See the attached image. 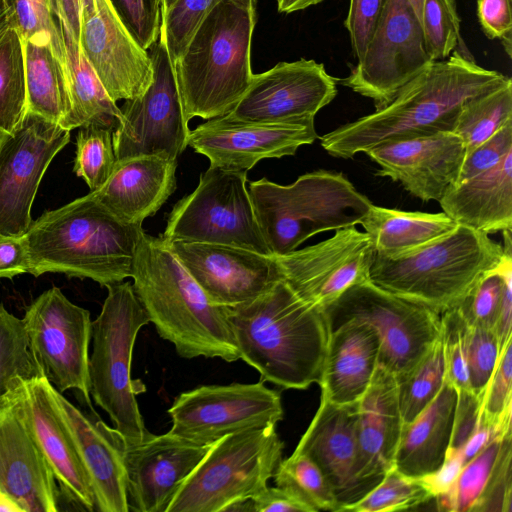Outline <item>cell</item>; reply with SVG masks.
I'll use <instances>...</instances> for the list:
<instances>
[{"label":"cell","mask_w":512,"mask_h":512,"mask_svg":"<svg viewBox=\"0 0 512 512\" xmlns=\"http://www.w3.org/2000/svg\"><path fill=\"white\" fill-rule=\"evenodd\" d=\"M457 224L487 235L512 229V152L493 168L450 188L438 201Z\"/></svg>","instance_id":"4dcf8cb0"},{"label":"cell","mask_w":512,"mask_h":512,"mask_svg":"<svg viewBox=\"0 0 512 512\" xmlns=\"http://www.w3.org/2000/svg\"><path fill=\"white\" fill-rule=\"evenodd\" d=\"M446 376L442 335L433 343L417 365L396 380L397 395L403 424L412 421L441 390Z\"/></svg>","instance_id":"74e56055"},{"label":"cell","mask_w":512,"mask_h":512,"mask_svg":"<svg viewBox=\"0 0 512 512\" xmlns=\"http://www.w3.org/2000/svg\"><path fill=\"white\" fill-rule=\"evenodd\" d=\"M512 268L508 269L505 275V283L501 307L495 326V333L498 337L500 351L512 337Z\"/></svg>","instance_id":"94428289"},{"label":"cell","mask_w":512,"mask_h":512,"mask_svg":"<svg viewBox=\"0 0 512 512\" xmlns=\"http://www.w3.org/2000/svg\"><path fill=\"white\" fill-rule=\"evenodd\" d=\"M112 133L110 129L88 125L80 127L77 134L73 171L84 179L90 192L100 189L114 169Z\"/></svg>","instance_id":"ee69618b"},{"label":"cell","mask_w":512,"mask_h":512,"mask_svg":"<svg viewBox=\"0 0 512 512\" xmlns=\"http://www.w3.org/2000/svg\"><path fill=\"white\" fill-rule=\"evenodd\" d=\"M503 246L464 225L406 253H375L369 280L403 299L442 313L457 306L503 257Z\"/></svg>","instance_id":"8992f818"},{"label":"cell","mask_w":512,"mask_h":512,"mask_svg":"<svg viewBox=\"0 0 512 512\" xmlns=\"http://www.w3.org/2000/svg\"><path fill=\"white\" fill-rule=\"evenodd\" d=\"M422 28L432 61L447 59L454 50L474 59L460 34L455 0H407Z\"/></svg>","instance_id":"f35d334b"},{"label":"cell","mask_w":512,"mask_h":512,"mask_svg":"<svg viewBox=\"0 0 512 512\" xmlns=\"http://www.w3.org/2000/svg\"><path fill=\"white\" fill-rule=\"evenodd\" d=\"M430 58L420 23L407 0H387L362 58L336 83L373 100L376 110L427 69Z\"/></svg>","instance_id":"9a60e30c"},{"label":"cell","mask_w":512,"mask_h":512,"mask_svg":"<svg viewBox=\"0 0 512 512\" xmlns=\"http://www.w3.org/2000/svg\"><path fill=\"white\" fill-rule=\"evenodd\" d=\"M153 80L140 96L125 100L112 133L116 160L160 155L177 160L188 147L190 129L184 118L174 67L157 40L148 50Z\"/></svg>","instance_id":"5bb4252c"},{"label":"cell","mask_w":512,"mask_h":512,"mask_svg":"<svg viewBox=\"0 0 512 512\" xmlns=\"http://www.w3.org/2000/svg\"><path fill=\"white\" fill-rule=\"evenodd\" d=\"M323 0H276L279 13H293L317 5Z\"/></svg>","instance_id":"be15d7a7"},{"label":"cell","mask_w":512,"mask_h":512,"mask_svg":"<svg viewBox=\"0 0 512 512\" xmlns=\"http://www.w3.org/2000/svg\"><path fill=\"white\" fill-rule=\"evenodd\" d=\"M133 289L159 336L178 355L240 359L228 307L212 303L170 249L167 241L142 232L134 258Z\"/></svg>","instance_id":"3957f363"},{"label":"cell","mask_w":512,"mask_h":512,"mask_svg":"<svg viewBox=\"0 0 512 512\" xmlns=\"http://www.w3.org/2000/svg\"><path fill=\"white\" fill-rule=\"evenodd\" d=\"M23 41L27 111L61 125L71 111L67 67L50 43Z\"/></svg>","instance_id":"e575fe53"},{"label":"cell","mask_w":512,"mask_h":512,"mask_svg":"<svg viewBox=\"0 0 512 512\" xmlns=\"http://www.w3.org/2000/svg\"><path fill=\"white\" fill-rule=\"evenodd\" d=\"M211 446L170 432L139 443H121L130 511L167 512L179 489Z\"/></svg>","instance_id":"cb8c5ba5"},{"label":"cell","mask_w":512,"mask_h":512,"mask_svg":"<svg viewBox=\"0 0 512 512\" xmlns=\"http://www.w3.org/2000/svg\"><path fill=\"white\" fill-rule=\"evenodd\" d=\"M512 337L502 350L481 399L482 420L496 430L507 433L511 431L512 408Z\"/></svg>","instance_id":"bcb514c9"},{"label":"cell","mask_w":512,"mask_h":512,"mask_svg":"<svg viewBox=\"0 0 512 512\" xmlns=\"http://www.w3.org/2000/svg\"><path fill=\"white\" fill-rule=\"evenodd\" d=\"M82 0H50V4L56 8L61 17L70 28L73 37L79 43V29Z\"/></svg>","instance_id":"6125c7cd"},{"label":"cell","mask_w":512,"mask_h":512,"mask_svg":"<svg viewBox=\"0 0 512 512\" xmlns=\"http://www.w3.org/2000/svg\"><path fill=\"white\" fill-rule=\"evenodd\" d=\"M477 17L485 36L500 39L507 55L511 57V0H477Z\"/></svg>","instance_id":"11a10c76"},{"label":"cell","mask_w":512,"mask_h":512,"mask_svg":"<svg viewBox=\"0 0 512 512\" xmlns=\"http://www.w3.org/2000/svg\"><path fill=\"white\" fill-rule=\"evenodd\" d=\"M336 85L322 63L304 58L279 62L253 73L248 89L227 115L250 122L313 123L336 97Z\"/></svg>","instance_id":"ac0fdd59"},{"label":"cell","mask_w":512,"mask_h":512,"mask_svg":"<svg viewBox=\"0 0 512 512\" xmlns=\"http://www.w3.org/2000/svg\"><path fill=\"white\" fill-rule=\"evenodd\" d=\"M375 253L394 257L452 231L457 223L444 212H410L372 205L360 223Z\"/></svg>","instance_id":"836d02e7"},{"label":"cell","mask_w":512,"mask_h":512,"mask_svg":"<svg viewBox=\"0 0 512 512\" xmlns=\"http://www.w3.org/2000/svg\"><path fill=\"white\" fill-rule=\"evenodd\" d=\"M142 224L124 222L89 193L45 211L24 238L29 273H63L101 286L131 277Z\"/></svg>","instance_id":"277c9868"},{"label":"cell","mask_w":512,"mask_h":512,"mask_svg":"<svg viewBox=\"0 0 512 512\" xmlns=\"http://www.w3.org/2000/svg\"><path fill=\"white\" fill-rule=\"evenodd\" d=\"M22 320L43 376L60 393L77 390L93 409L89 381L90 312L72 303L54 286L26 307Z\"/></svg>","instance_id":"7c38bea8"},{"label":"cell","mask_w":512,"mask_h":512,"mask_svg":"<svg viewBox=\"0 0 512 512\" xmlns=\"http://www.w3.org/2000/svg\"><path fill=\"white\" fill-rule=\"evenodd\" d=\"M167 241L233 245L272 256L259 227L247 172L210 167L180 199L161 235Z\"/></svg>","instance_id":"8fae6325"},{"label":"cell","mask_w":512,"mask_h":512,"mask_svg":"<svg viewBox=\"0 0 512 512\" xmlns=\"http://www.w3.org/2000/svg\"><path fill=\"white\" fill-rule=\"evenodd\" d=\"M458 391V390H457ZM481 400L471 391H458L452 437L449 448L462 451V448L477 430L480 423Z\"/></svg>","instance_id":"9f6ffc18"},{"label":"cell","mask_w":512,"mask_h":512,"mask_svg":"<svg viewBox=\"0 0 512 512\" xmlns=\"http://www.w3.org/2000/svg\"><path fill=\"white\" fill-rule=\"evenodd\" d=\"M403 421L395 376L378 365L357 405V475L377 485L394 467Z\"/></svg>","instance_id":"83f0119b"},{"label":"cell","mask_w":512,"mask_h":512,"mask_svg":"<svg viewBox=\"0 0 512 512\" xmlns=\"http://www.w3.org/2000/svg\"><path fill=\"white\" fill-rule=\"evenodd\" d=\"M0 494L19 512L60 510L56 478L9 397L0 405Z\"/></svg>","instance_id":"484cf974"},{"label":"cell","mask_w":512,"mask_h":512,"mask_svg":"<svg viewBox=\"0 0 512 512\" xmlns=\"http://www.w3.org/2000/svg\"><path fill=\"white\" fill-rule=\"evenodd\" d=\"M357 405H337L321 397L320 405L295 452L309 457L333 491L340 511L363 498L374 485L357 475Z\"/></svg>","instance_id":"d4e9b609"},{"label":"cell","mask_w":512,"mask_h":512,"mask_svg":"<svg viewBox=\"0 0 512 512\" xmlns=\"http://www.w3.org/2000/svg\"><path fill=\"white\" fill-rule=\"evenodd\" d=\"M440 317L446 366L445 380L458 391H470L467 369L469 325L456 306L442 312Z\"/></svg>","instance_id":"7dc6e473"},{"label":"cell","mask_w":512,"mask_h":512,"mask_svg":"<svg viewBox=\"0 0 512 512\" xmlns=\"http://www.w3.org/2000/svg\"><path fill=\"white\" fill-rule=\"evenodd\" d=\"M69 141V130L31 111L0 135V234L20 237L29 230L41 179Z\"/></svg>","instance_id":"2e32d148"},{"label":"cell","mask_w":512,"mask_h":512,"mask_svg":"<svg viewBox=\"0 0 512 512\" xmlns=\"http://www.w3.org/2000/svg\"><path fill=\"white\" fill-rule=\"evenodd\" d=\"M177 0H158L160 4V10L166 11L169 9Z\"/></svg>","instance_id":"03108f58"},{"label":"cell","mask_w":512,"mask_h":512,"mask_svg":"<svg viewBox=\"0 0 512 512\" xmlns=\"http://www.w3.org/2000/svg\"><path fill=\"white\" fill-rule=\"evenodd\" d=\"M256 10L230 0L201 20L173 64L185 120L229 113L252 80L251 45Z\"/></svg>","instance_id":"5b68a950"},{"label":"cell","mask_w":512,"mask_h":512,"mask_svg":"<svg viewBox=\"0 0 512 512\" xmlns=\"http://www.w3.org/2000/svg\"><path fill=\"white\" fill-rule=\"evenodd\" d=\"M375 250L369 235L353 227L317 244L273 255L281 279L321 309L351 286L369 280Z\"/></svg>","instance_id":"e0dca14e"},{"label":"cell","mask_w":512,"mask_h":512,"mask_svg":"<svg viewBox=\"0 0 512 512\" xmlns=\"http://www.w3.org/2000/svg\"><path fill=\"white\" fill-rule=\"evenodd\" d=\"M504 435L494 436L461 469L452 487L435 497L439 511L463 512L473 511L485 490L497 462Z\"/></svg>","instance_id":"60d3db41"},{"label":"cell","mask_w":512,"mask_h":512,"mask_svg":"<svg viewBox=\"0 0 512 512\" xmlns=\"http://www.w3.org/2000/svg\"><path fill=\"white\" fill-rule=\"evenodd\" d=\"M16 26L13 9L8 0H0V38L11 26Z\"/></svg>","instance_id":"e7e4bbea"},{"label":"cell","mask_w":512,"mask_h":512,"mask_svg":"<svg viewBox=\"0 0 512 512\" xmlns=\"http://www.w3.org/2000/svg\"><path fill=\"white\" fill-rule=\"evenodd\" d=\"M276 486L295 494L315 512L340 511L337 499L318 466L306 455L293 452L281 460L274 475Z\"/></svg>","instance_id":"b9f144b4"},{"label":"cell","mask_w":512,"mask_h":512,"mask_svg":"<svg viewBox=\"0 0 512 512\" xmlns=\"http://www.w3.org/2000/svg\"><path fill=\"white\" fill-rule=\"evenodd\" d=\"M276 426L230 434L211 445L167 512H227L267 487L282 460Z\"/></svg>","instance_id":"9c48e42d"},{"label":"cell","mask_w":512,"mask_h":512,"mask_svg":"<svg viewBox=\"0 0 512 512\" xmlns=\"http://www.w3.org/2000/svg\"><path fill=\"white\" fill-rule=\"evenodd\" d=\"M254 512H315L307 503L281 487H266L251 499Z\"/></svg>","instance_id":"680465c9"},{"label":"cell","mask_w":512,"mask_h":512,"mask_svg":"<svg viewBox=\"0 0 512 512\" xmlns=\"http://www.w3.org/2000/svg\"><path fill=\"white\" fill-rule=\"evenodd\" d=\"M228 320L240 359L262 381L284 389L320 383L330 333L325 315L282 279L254 299L228 307Z\"/></svg>","instance_id":"7a4b0ae2"},{"label":"cell","mask_w":512,"mask_h":512,"mask_svg":"<svg viewBox=\"0 0 512 512\" xmlns=\"http://www.w3.org/2000/svg\"><path fill=\"white\" fill-rule=\"evenodd\" d=\"M167 243L206 297L219 306L246 303L281 279L273 255L226 244Z\"/></svg>","instance_id":"7402d4cb"},{"label":"cell","mask_w":512,"mask_h":512,"mask_svg":"<svg viewBox=\"0 0 512 512\" xmlns=\"http://www.w3.org/2000/svg\"><path fill=\"white\" fill-rule=\"evenodd\" d=\"M512 121V79L467 101L453 133L463 142L466 155Z\"/></svg>","instance_id":"d590c367"},{"label":"cell","mask_w":512,"mask_h":512,"mask_svg":"<svg viewBox=\"0 0 512 512\" xmlns=\"http://www.w3.org/2000/svg\"><path fill=\"white\" fill-rule=\"evenodd\" d=\"M458 402L457 389L445 380L433 401L403 424L394 467L411 478L436 471L450 445Z\"/></svg>","instance_id":"1f68e13d"},{"label":"cell","mask_w":512,"mask_h":512,"mask_svg":"<svg viewBox=\"0 0 512 512\" xmlns=\"http://www.w3.org/2000/svg\"><path fill=\"white\" fill-rule=\"evenodd\" d=\"M80 49L109 97L117 102L142 95L153 80V65L109 0H82Z\"/></svg>","instance_id":"d6986e66"},{"label":"cell","mask_w":512,"mask_h":512,"mask_svg":"<svg viewBox=\"0 0 512 512\" xmlns=\"http://www.w3.org/2000/svg\"><path fill=\"white\" fill-rule=\"evenodd\" d=\"M248 190L272 255L296 250L318 233L360 224L373 205L343 173L323 169L290 185L262 178L250 182Z\"/></svg>","instance_id":"52a82bcc"},{"label":"cell","mask_w":512,"mask_h":512,"mask_svg":"<svg viewBox=\"0 0 512 512\" xmlns=\"http://www.w3.org/2000/svg\"><path fill=\"white\" fill-rule=\"evenodd\" d=\"M387 0H350L344 26L353 54L359 61L381 19Z\"/></svg>","instance_id":"f5cc1de1"},{"label":"cell","mask_w":512,"mask_h":512,"mask_svg":"<svg viewBox=\"0 0 512 512\" xmlns=\"http://www.w3.org/2000/svg\"><path fill=\"white\" fill-rule=\"evenodd\" d=\"M322 310L329 332L350 319L371 324L380 338L378 365L396 380L417 365L441 334L440 313L370 280L351 286Z\"/></svg>","instance_id":"30bf717a"},{"label":"cell","mask_w":512,"mask_h":512,"mask_svg":"<svg viewBox=\"0 0 512 512\" xmlns=\"http://www.w3.org/2000/svg\"><path fill=\"white\" fill-rule=\"evenodd\" d=\"M54 394L88 474L96 510L130 511L122 438L98 417L94 409L91 413L83 412L55 388Z\"/></svg>","instance_id":"4316f807"},{"label":"cell","mask_w":512,"mask_h":512,"mask_svg":"<svg viewBox=\"0 0 512 512\" xmlns=\"http://www.w3.org/2000/svg\"><path fill=\"white\" fill-rule=\"evenodd\" d=\"M317 138L314 122H250L226 114L190 130L188 146L204 155L210 167L247 172L262 159L293 156Z\"/></svg>","instance_id":"ffe728a7"},{"label":"cell","mask_w":512,"mask_h":512,"mask_svg":"<svg viewBox=\"0 0 512 512\" xmlns=\"http://www.w3.org/2000/svg\"><path fill=\"white\" fill-rule=\"evenodd\" d=\"M500 354L493 329L469 325L467 369L469 390L480 400L494 372Z\"/></svg>","instance_id":"681fc988"},{"label":"cell","mask_w":512,"mask_h":512,"mask_svg":"<svg viewBox=\"0 0 512 512\" xmlns=\"http://www.w3.org/2000/svg\"><path fill=\"white\" fill-rule=\"evenodd\" d=\"M29 257L24 235L0 234V279L29 273Z\"/></svg>","instance_id":"6f0895ef"},{"label":"cell","mask_w":512,"mask_h":512,"mask_svg":"<svg viewBox=\"0 0 512 512\" xmlns=\"http://www.w3.org/2000/svg\"><path fill=\"white\" fill-rule=\"evenodd\" d=\"M510 152H512V121L466 155L457 183L493 168Z\"/></svg>","instance_id":"db71d44e"},{"label":"cell","mask_w":512,"mask_h":512,"mask_svg":"<svg viewBox=\"0 0 512 512\" xmlns=\"http://www.w3.org/2000/svg\"><path fill=\"white\" fill-rule=\"evenodd\" d=\"M431 492L416 478L391 468L363 498L344 511L380 512L406 510L431 500Z\"/></svg>","instance_id":"7bdbcfd3"},{"label":"cell","mask_w":512,"mask_h":512,"mask_svg":"<svg viewBox=\"0 0 512 512\" xmlns=\"http://www.w3.org/2000/svg\"><path fill=\"white\" fill-rule=\"evenodd\" d=\"M26 112L24 41L14 25L0 38V135L12 132Z\"/></svg>","instance_id":"8d00e7d4"},{"label":"cell","mask_w":512,"mask_h":512,"mask_svg":"<svg viewBox=\"0 0 512 512\" xmlns=\"http://www.w3.org/2000/svg\"><path fill=\"white\" fill-rule=\"evenodd\" d=\"M380 338L375 328L350 319L331 330L319 386L321 397L337 405L358 402L378 366Z\"/></svg>","instance_id":"f546056e"},{"label":"cell","mask_w":512,"mask_h":512,"mask_svg":"<svg viewBox=\"0 0 512 512\" xmlns=\"http://www.w3.org/2000/svg\"><path fill=\"white\" fill-rule=\"evenodd\" d=\"M509 78L454 50L406 84L385 107L321 136V146L334 157L348 159L388 141L452 132L467 101Z\"/></svg>","instance_id":"6da1fadb"},{"label":"cell","mask_w":512,"mask_h":512,"mask_svg":"<svg viewBox=\"0 0 512 512\" xmlns=\"http://www.w3.org/2000/svg\"><path fill=\"white\" fill-rule=\"evenodd\" d=\"M133 38L148 50L159 38L161 10L158 0H109Z\"/></svg>","instance_id":"f907efd6"},{"label":"cell","mask_w":512,"mask_h":512,"mask_svg":"<svg viewBox=\"0 0 512 512\" xmlns=\"http://www.w3.org/2000/svg\"><path fill=\"white\" fill-rule=\"evenodd\" d=\"M511 442V434L506 435L493 472L473 512L511 511Z\"/></svg>","instance_id":"816d5d0a"},{"label":"cell","mask_w":512,"mask_h":512,"mask_svg":"<svg viewBox=\"0 0 512 512\" xmlns=\"http://www.w3.org/2000/svg\"><path fill=\"white\" fill-rule=\"evenodd\" d=\"M464 466L461 451L448 448L442 465L434 472L418 479L435 498L447 492Z\"/></svg>","instance_id":"91938a15"},{"label":"cell","mask_w":512,"mask_h":512,"mask_svg":"<svg viewBox=\"0 0 512 512\" xmlns=\"http://www.w3.org/2000/svg\"><path fill=\"white\" fill-rule=\"evenodd\" d=\"M176 168L177 160L160 155L116 160L105 184L91 193L120 220L142 224L175 191Z\"/></svg>","instance_id":"f1b7e54d"},{"label":"cell","mask_w":512,"mask_h":512,"mask_svg":"<svg viewBox=\"0 0 512 512\" xmlns=\"http://www.w3.org/2000/svg\"><path fill=\"white\" fill-rule=\"evenodd\" d=\"M365 154L377 175L399 182L422 201H439L458 181L466 148L453 132H438L382 143Z\"/></svg>","instance_id":"603a6c76"},{"label":"cell","mask_w":512,"mask_h":512,"mask_svg":"<svg viewBox=\"0 0 512 512\" xmlns=\"http://www.w3.org/2000/svg\"><path fill=\"white\" fill-rule=\"evenodd\" d=\"M43 452L60 491L81 509L95 511V497L72 433L44 377L20 379L8 395Z\"/></svg>","instance_id":"44dd1931"},{"label":"cell","mask_w":512,"mask_h":512,"mask_svg":"<svg viewBox=\"0 0 512 512\" xmlns=\"http://www.w3.org/2000/svg\"><path fill=\"white\" fill-rule=\"evenodd\" d=\"M8 1L23 40L50 43L58 58L66 65L65 48L53 19L50 0Z\"/></svg>","instance_id":"c3c4849f"},{"label":"cell","mask_w":512,"mask_h":512,"mask_svg":"<svg viewBox=\"0 0 512 512\" xmlns=\"http://www.w3.org/2000/svg\"><path fill=\"white\" fill-rule=\"evenodd\" d=\"M52 15L65 48L71 100V111L60 126L69 131L88 125L114 131L119 123L120 108L104 89L65 20L55 9Z\"/></svg>","instance_id":"d6a6232c"},{"label":"cell","mask_w":512,"mask_h":512,"mask_svg":"<svg viewBox=\"0 0 512 512\" xmlns=\"http://www.w3.org/2000/svg\"><path fill=\"white\" fill-rule=\"evenodd\" d=\"M43 376L30 349L21 318L9 312L0 302V405L18 380Z\"/></svg>","instance_id":"ab89813d"},{"label":"cell","mask_w":512,"mask_h":512,"mask_svg":"<svg viewBox=\"0 0 512 512\" xmlns=\"http://www.w3.org/2000/svg\"><path fill=\"white\" fill-rule=\"evenodd\" d=\"M106 288L107 297L92 321L90 395L123 442L139 444L153 434L146 429L136 401V394L145 388L140 380H132L131 362L137 334L150 321L130 282Z\"/></svg>","instance_id":"ba28073f"},{"label":"cell","mask_w":512,"mask_h":512,"mask_svg":"<svg viewBox=\"0 0 512 512\" xmlns=\"http://www.w3.org/2000/svg\"><path fill=\"white\" fill-rule=\"evenodd\" d=\"M223 0H177L161 11L158 40L165 46L174 64L184 52L195 29L205 15ZM256 10L257 0H230Z\"/></svg>","instance_id":"f6af8a7d"},{"label":"cell","mask_w":512,"mask_h":512,"mask_svg":"<svg viewBox=\"0 0 512 512\" xmlns=\"http://www.w3.org/2000/svg\"><path fill=\"white\" fill-rule=\"evenodd\" d=\"M168 414L171 434L211 446L241 431L276 426L284 417L280 394L264 381L204 385L179 394Z\"/></svg>","instance_id":"4fadbf2b"}]
</instances>
